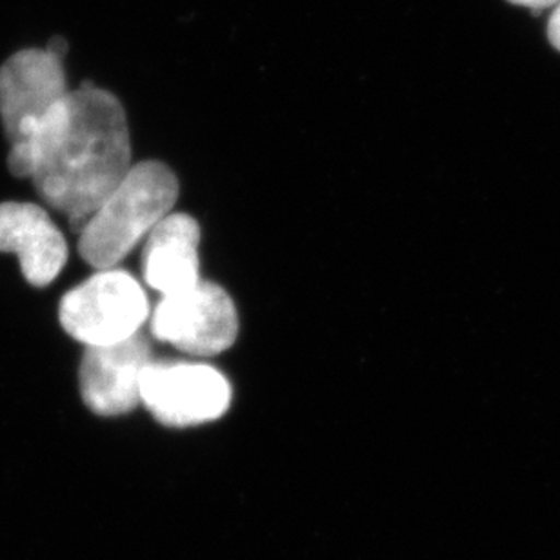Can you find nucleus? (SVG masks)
Masks as SVG:
<instances>
[{"label":"nucleus","instance_id":"1","mask_svg":"<svg viewBox=\"0 0 560 560\" xmlns=\"http://www.w3.org/2000/svg\"><path fill=\"white\" fill-rule=\"evenodd\" d=\"M131 166L125 108L93 84L68 93L8 155L10 172L32 178L44 202L68 215L79 232Z\"/></svg>","mask_w":560,"mask_h":560},{"label":"nucleus","instance_id":"2","mask_svg":"<svg viewBox=\"0 0 560 560\" xmlns=\"http://www.w3.org/2000/svg\"><path fill=\"white\" fill-rule=\"evenodd\" d=\"M177 199V177L166 164H133L82 226L79 254L98 270L115 268L172 213Z\"/></svg>","mask_w":560,"mask_h":560},{"label":"nucleus","instance_id":"3","mask_svg":"<svg viewBox=\"0 0 560 560\" xmlns=\"http://www.w3.org/2000/svg\"><path fill=\"white\" fill-rule=\"evenodd\" d=\"M150 317L142 285L128 271L101 270L68 291L59 306L60 326L84 346H108L140 334Z\"/></svg>","mask_w":560,"mask_h":560},{"label":"nucleus","instance_id":"4","mask_svg":"<svg viewBox=\"0 0 560 560\" xmlns=\"http://www.w3.org/2000/svg\"><path fill=\"white\" fill-rule=\"evenodd\" d=\"M140 402L161 424H205L226 413L232 405V386L208 364L151 361L140 383Z\"/></svg>","mask_w":560,"mask_h":560},{"label":"nucleus","instance_id":"5","mask_svg":"<svg viewBox=\"0 0 560 560\" xmlns=\"http://www.w3.org/2000/svg\"><path fill=\"white\" fill-rule=\"evenodd\" d=\"M151 334L186 353L217 355L237 339V310L221 285L199 280L188 290L162 296L151 315Z\"/></svg>","mask_w":560,"mask_h":560},{"label":"nucleus","instance_id":"6","mask_svg":"<svg viewBox=\"0 0 560 560\" xmlns=\"http://www.w3.org/2000/svg\"><path fill=\"white\" fill-rule=\"evenodd\" d=\"M60 51L26 49L0 68V119L11 148L24 144L70 93Z\"/></svg>","mask_w":560,"mask_h":560},{"label":"nucleus","instance_id":"7","mask_svg":"<svg viewBox=\"0 0 560 560\" xmlns=\"http://www.w3.org/2000/svg\"><path fill=\"white\" fill-rule=\"evenodd\" d=\"M151 362L144 335L108 346H86L79 368L84 405L103 417L130 413L140 402V383Z\"/></svg>","mask_w":560,"mask_h":560},{"label":"nucleus","instance_id":"8","mask_svg":"<svg viewBox=\"0 0 560 560\" xmlns=\"http://www.w3.org/2000/svg\"><path fill=\"white\" fill-rule=\"evenodd\" d=\"M0 252L16 255L22 276L35 288L51 284L68 260L65 235L32 202L0 205Z\"/></svg>","mask_w":560,"mask_h":560},{"label":"nucleus","instance_id":"9","mask_svg":"<svg viewBox=\"0 0 560 560\" xmlns=\"http://www.w3.org/2000/svg\"><path fill=\"white\" fill-rule=\"evenodd\" d=\"M200 228L194 217L170 213L148 235L142 254L145 284L162 296L188 290L200 280Z\"/></svg>","mask_w":560,"mask_h":560},{"label":"nucleus","instance_id":"10","mask_svg":"<svg viewBox=\"0 0 560 560\" xmlns=\"http://www.w3.org/2000/svg\"><path fill=\"white\" fill-rule=\"evenodd\" d=\"M548 35L553 46L560 51V0L557 2L556 11L551 15L550 26H548Z\"/></svg>","mask_w":560,"mask_h":560},{"label":"nucleus","instance_id":"11","mask_svg":"<svg viewBox=\"0 0 560 560\" xmlns=\"http://www.w3.org/2000/svg\"><path fill=\"white\" fill-rule=\"evenodd\" d=\"M512 4L524 5V8H532V10H545L550 5L557 4L559 0H510Z\"/></svg>","mask_w":560,"mask_h":560}]
</instances>
